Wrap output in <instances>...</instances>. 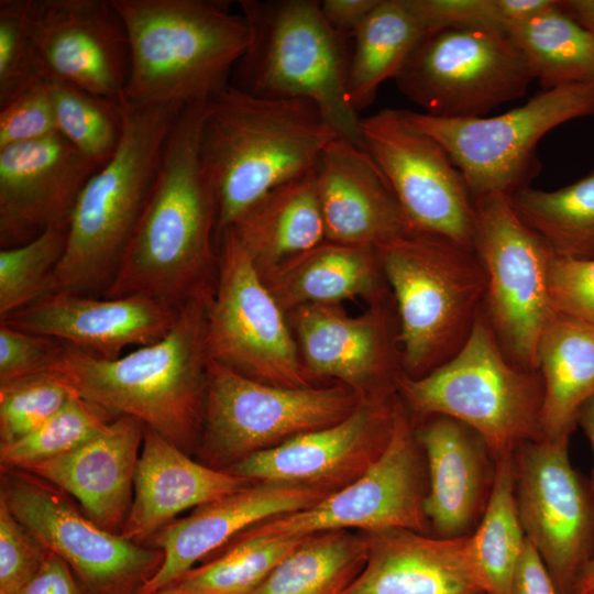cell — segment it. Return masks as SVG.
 Returning <instances> with one entry per match:
<instances>
[{
	"mask_svg": "<svg viewBox=\"0 0 594 594\" xmlns=\"http://www.w3.org/2000/svg\"><path fill=\"white\" fill-rule=\"evenodd\" d=\"M208 101L186 106L169 132L144 210L102 297L143 296L177 308L210 304L219 211L199 154Z\"/></svg>",
	"mask_w": 594,
	"mask_h": 594,
	"instance_id": "cell-1",
	"label": "cell"
},
{
	"mask_svg": "<svg viewBox=\"0 0 594 594\" xmlns=\"http://www.w3.org/2000/svg\"><path fill=\"white\" fill-rule=\"evenodd\" d=\"M208 305L185 304L163 339L117 359L95 358L63 342L47 371L116 418L136 419L184 452L196 453L207 393Z\"/></svg>",
	"mask_w": 594,
	"mask_h": 594,
	"instance_id": "cell-2",
	"label": "cell"
},
{
	"mask_svg": "<svg viewBox=\"0 0 594 594\" xmlns=\"http://www.w3.org/2000/svg\"><path fill=\"white\" fill-rule=\"evenodd\" d=\"M338 138L298 98L256 96L229 85L206 107L199 154L218 201V237L275 187L312 170Z\"/></svg>",
	"mask_w": 594,
	"mask_h": 594,
	"instance_id": "cell-3",
	"label": "cell"
},
{
	"mask_svg": "<svg viewBox=\"0 0 594 594\" xmlns=\"http://www.w3.org/2000/svg\"><path fill=\"white\" fill-rule=\"evenodd\" d=\"M112 1L130 44L127 103L186 107L230 85L250 44V29L228 1Z\"/></svg>",
	"mask_w": 594,
	"mask_h": 594,
	"instance_id": "cell-4",
	"label": "cell"
},
{
	"mask_svg": "<svg viewBox=\"0 0 594 594\" xmlns=\"http://www.w3.org/2000/svg\"><path fill=\"white\" fill-rule=\"evenodd\" d=\"M184 108L122 105L120 144L77 199L52 292L102 297L134 233L166 139Z\"/></svg>",
	"mask_w": 594,
	"mask_h": 594,
	"instance_id": "cell-5",
	"label": "cell"
},
{
	"mask_svg": "<svg viewBox=\"0 0 594 594\" xmlns=\"http://www.w3.org/2000/svg\"><path fill=\"white\" fill-rule=\"evenodd\" d=\"M375 251L394 298L402 371L424 376L466 342L483 309L482 265L472 248L417 230Z\"/></svg>",
	"mask_w": 594,
	"mask_h": 594,
	"instance_id": "cell-6",
	"label": "cell"
},
{
	"mask_svg": "<svg viewBox=\"0 0 594 594\" xmlns=\"http://www.w3.org/2000/svg\"><path fill=\"white\" fill-rule=\"evenodd\" d=\"M250 44L230 84L268 98L312 102L337 135L364 147L348 89L349 62L341 34L324 20L320 1L240 0Z\"/></svg>",
	"mask_w": 594,
	"mask_h": 594,
	"instance_id": "cell-7",
	"label": "cell"
},
{
	"mask_svg": "<svg viewBox=\"0 0 594 594\" xmlns=\"http://www.w3.org/2000/svg\"><path fill=\"white\" fill-rule=\"evenodd\" d=\"M396 391L417 417L446 416L474 430L495 459L542 438L541 376L506 356L483 309L452 359L420 377L402 372Z\"/></svg>",
	"mask_w": 594,
	"mask_h": 594,
	"instance_id": "cell-8",
	"label": "cell"
},
{
	"mask_svg": "<svg viewBox=\"0 0 594 594\" xmlns=\"http://www.w3.org/2000/svg\"><path fill=\"white\" fill-rule=\"evenodd\" d=\"M364 396L341 383L298 388L266 384L208 358L196 454L205 465L228 470L257 452L342 421Z\"/></svg>",
	"mask_w": 594,
	"mask_h": 594,
	"instance_id": "cell-9",
	"label": "cell"
},
{
	"mask_svg": "<svg viewBox=\"0 0 594 594\" xmlns=\"http://www.w3.org/2000/svg\"><path fill=\"white\" fill-rule=\"evenodd\" d=\"M473 250L485 276L483 314L516 365L537 371L540 338L554 316L549 292L553 253L515 212L509 196L474 199Z\"/></svg>",
	"mask_w": 594,
	"mask_h": 594,
	"instance_id": "cell-10",
	"label": "cell"
},
{
	"mask_svg": "<svg viewBox=\"0 0 594 594\" xmlns=\"http://www.w3.org/2000/svg\"><path fill=\"white\" fill-rule=\"evenodd\" d=\"M205 341L208 358L252 380L320 386L302 361L285 312L231 228L218 237V277Z\"/></svg>",
	"mask_w": 594,
	"mask_h": 594,
	"instance_id": "cell-11",
	"label": "cell"
},
{
	"mask_svg": "<svg viewBox=\"0 0 594 594\" xmlns=\"http://www.w3.org/2000/svg\"><path fill=\"white\" fill-rule=\"evenodd\" d=\"M405 116L444 147L474 199L509 196L526 186L536 146L548 132L594 116V86L541 90L522 106L494 117L451 119L406 110Z\"/></svg>",
	"mask_w": 594,
	"mask_h": 594,
	"instance_id": "cell-12",
	"label": "cell"
},
{
	"mask_svg": "<svg viewBox=\"0 0 594 594\" xmlns=\"http://www.w3.org/2000/svg\"><path fill=\"white\" fill-rule=\"evenodd\" d=\"M534 80L507 34L462 29L425 34L395 78L420 112L451 119L484 117L524 97Z\"/></svg>",
	"mask_w": 594,
	"mask_h": 594,
	"instance_id": "cell-13",
	"label": "cell"
},
{
	"mask_svg": "<svg viewBox=\"0 0 594 594\" xmlns=\"http://www.w3.org/2000/svg\"><path fill=\"white\" fill-rule=\"evenodd\" d=\"M0 498L86 594H136L163 561L161 550L99 526L68 495L23 470H1Z\"/></svg>",
	"mask_w": 594,
	"mask_h": 594,
	"instance_id": "cell-14",
	"label": "cell"
},
{
	"mask_svg": "<svg viewBox=\"0 0 594 594\" xmlns=\"http://www.w3.org/2000/svg\"><path fill=\"white\" fill-rule=\"evenodd\" d=\"M418 448L409 411L397 400L389 441L363 475L309 508L273 517L235 538L307 537L352 529L361 532L407 529L426 534L427 493Z\"/></svg>",
	"mask_w": 594,
	"mask_h": 594,
	"instance_id": "cell-15",
	"label": "cell"
},
{
	"mask_svg": "<svg viewBox=\"0 0 594 594\" xmlns=\"http://www.w3.org/2000/svg\"><path fill=\"white\" fill-rule=\"evenodd\" d=\"M360 129L411 228L473 249L474 198L444 147L414 128L405 110L382 109L362 118Z\"/></svg>",
	"mask_w": 594,
	"mask_h": 594,
	"instance_id": "cell-16",
	"label": "cell"
},
{
	"mask_svg": "<svg viewBox=\"0 0 594 594\" xmlns=\"http://www.w3.org/2000/svg\"><path fill=\"white\" fill-rule=\"evenodd\" d=\"M569 440L527 441L514 461L525 536L559 594H575L578 576L594 553V492L570 462Z\"/></svg>",
	"mask_w": 594,
	"mask_h": 594,
	"instance_id": "cell-17",
	"label": "cell"
},
{
	"mask_svg": "<svg viewBox=\"0 0 594 594\" xmlns=\"http://www.w3.org/2000/svg\"><path fill=\"white\" fill-rule=\"evenodd\" d=\"M31 35L45 80L125 102L130 44L112 0H32Z\"/></svg>",
	"mask_w": 594,
	"mask_h": 594,
	"instance_id": "cell-18",
	"label": "cell"
},
{
	"mask_svg": "<svg viewBox=\"0 0 594 594\" xmlns=\"http://www.w3.org/2000/svg\"><path fill=\"white\" fill-rule=\"evenodd\" d=\"M395 393L364 396L342 421L257 452L226 471L251 482L334 493L363 475L384 452L395 417Z\"/></svg>",
	"mask_w": 594,
	"mask_h": 594,
	"instance_id": "cell-19",
	"label": "cell"
},
{
	"mask_svg": "<svg viewBox=\"0 0 594 594\" xmlns=\"http://www.w3.org/2000/svg\"><path fill=\"white\" fill-rule=\"evenodd\" d=\"M388 296L361 316L339 304H310L289 311V324L308 370L362 395L396 391L402 371L398 322Z\"/></svg>",
	"mask_w": 594,
	"mask_h": 594,
	"instance_id": "cell-20",
	"label": "cell"
},
{
	"mask_svg": "<svg viewBox=\"0 0 594 594\" xmlns=\"http://www.w3.org/2000/svg\"><path fill=\"white\" fill-rule=\"evenodd\" d=\"M98 169L58 133L1 148V249L68 226L81 190Z\"/></svg>",
	"mask_w": 594,
	"mask_h": 594,
	"instance_id": "cell-21",
	"label": "cell"
},
{
	"mask_svg": "<svg viewBox=\"0 0 594 594\" xmlns=\"http://www.w3.org/2000/svg\"><path fill=\"white\" fill-rule=\"evenodd\" d=\"M179 311L143 296L107 298L52 292L0 321L66 342L95 358L112 360L128 346L163 339Z\"/></svg>",
	"mask_w": 594,
	"mask_h": 594,
	"instance_id": "cell-22",
	"label": "cell"
},
{
	"mask_svg": "<svg viewBox=\"0 0 594 594\" xmlns=\"http://www.w3.org/2000/svg\"><path fill=\"white\" fill-rule=\"evenodd\" d=\"M328 495L301 485L253 482L195 508L189 516L172 521L147 541V546L162 551L163 561L136 594H153L166 587L249 528L309 508Z\"/></svg>",
	"mask_w": 594,
	"mask_h": 594,
	"instance_id": "cell-23",
	"label": "cell"
},
{
	"mask_svg": "<svg viewBox=\"0 0 594 594\" xmlns=\"http://www.w3.org/2000/svg\"><path fill=\"white\" fill-rule=\"evenodd\" d=\"M315 173L326 240L376 249L414 230L365 148L338 136Z\"/></svg>",
	"mask_w": 594,
	"mask_h": 594,
	"instance_id": "cell-24",
	"label": "cell"
},
{
	"mask_svg": "<svg viewBox=\"0 0 594 594\" xmlns=\"http://www.w3.org/2000/svg\"><path fill=\"white\" fill-rule=\"evenodd\" d=\"M366 563L343 594H485L471 537L365 532Z\"/></svg>",
	"mask_w": 594,
	"mask_h": 594,
	"instance_id": "cell-25",
	"label": "cell"
},
{
	"mask_svg": "<svg viewBox=\"0 0 594 594\" xmlns=\"http://www.w3.org/2000/svg\"><path fill=\"white\" fill-rule=\"evenodd\" d=\"M143 436L140 421L118 417L77 449L23 471L59 488L99 526L120 534L132 505Z\"/></svg>",
	"mask_w": 594,
	"mask_h": 594,
	"instance_id": "cell-26",
	"label": "cell"
},
{
	"mask_svg": "<svg viewBox=\"0 0 594 594\" xmlns=\"http://www.w3.org/2000/svg\"><path fill=\"white\" fill-rule=\"evenodd\" d=\"M252 483L191 459L155 431L144 428L132 505L119 535L144 544L178 514Z\"/></svg>",
	"mask_w": 594,
	"mask_h": 594,
	"instance_id": "cell-27",
	"label": "cell"
},
{
	"mask_svg": "<svg viewBox=\"0 0 594 594\" xmlns=\"http://www.w3.org/2000/svg\"><path fill=\"white\" fill-rule=\"evenodd\" d=\"M416 438L427 458L424 509L429 524L440 537L465 536L483 514L493 483L486 444L474 430L446 416L425 418Z\"/></svg>",
	"mask_w": 594,
	"mask_h": 594,
	"instance_id": "cell-28",
	"label": "cell"
},
{
	"mask_svg": "<svg viewBox=\"0 0 594 594\" xmlns=\"http://www.w3.org/2000/svg\"><path fill=\"white\" fill-rule=\"evenodd\" d=\"M284 312L310 304H339L364 298L370 304L387 297L374 248L324 240L278 265L258 271Z\"/></svg>",
	"mask_w": 594,
	"mask_h": 594,
	"instance_id": "cell-29",
	"label": "cell"
},
{
	"mask_svg": "<svg viewBox=\"0 0 594 594\" xmlns=\"http://www.w3.org/2000/svg\"><path fill=\"white\" fill-rule=\"evenodd\" d=\"M229 228L257 271L278 265L323 242L326 230L315 168L272 189Z\"/></svg>",
	"mask_w": 594,
	"mask_h": 594,
	"instance_id": "cell-30",
	"label": "cell"
},
{
	"mask_svg": "<svg viewBox=\"0 0 594 594\" xmlns=\"http://www.w3.org/2000/svg\"><path fill=\"white\" fill-rule=\"evenodd\" d=\"M537 371L542 438L570 437L580 408L594 396V326L556 312L539 341Z\"/></svg>",
	"mask_w": 594,
	"mask_h": 594,
	"instance_id": "cell-31",
	"label": "cell"
},
{
	"mask_svg": "<svg viewBox=\"0 0 594 594\" xmlns=\"http://www.w3.org/2000/svg\"><path fill=\"white\" fill-rule=\"evenodd\" d=\"M425 34L410 0H380L353 34L348 89L356 112L372 102L384 81L396 78Z\"/></svg>",
	"mask_w": 594,
	"mask_h": 594,
	"instance_id": "cell-32",
	"label": "cell"
},
{
	"mask_svg": "<svg viewBox=\"0 0 594 594\" xmlns=\"http://www.w3.org/2000/svg\"><path fill=\"white\" fill-rule=\"evenodd\" d=\"M508 36L542 90L594 86V34L568 15L559 0L513 26Z\"/></svg>",
	"mask_w": 594,
	"mask_h": 594,
	"instance_id": "cell-33",
	"label": "cell"
},
{
	"mask_svg": "<svg viewBox=\"0 0 594 594\" xmlns=\"http://www.w3.org/2000/svg\"><path fill=\"white\" fill-rule=\"evenodd\" d=\"M367 553L365 532L332 530L309 536L254 594H343L363 570Z\"/></svg>",
	"mask_w": 594,
	"mask_h": 594,
	"instance_id": "cell-34",
	"label": "cell"
},
{
	"mask_svg": "<svg viewBox=\"0 0 594 594\" xmlns=\"http://www.w3.org/2000/svg\"><path fill=\"white\" fill-rule=\"evenodd\" d=\"M509 200L554 256L594 260V170L556 190L522 186Z\"/></svg>",
	"mask_w": 594,
	"mask_h": 594,
	"instance_id": "cell-35",
	"label": "cell"
},
{
	"mask_svg": "<svg viewBox=\"0 0 594 594\" xmlns=\"http://www.w3.org/2000/svg\"><path fill=\"white\" fill-rule=\"evenodd\" d=\"M513 454L496 458L482 519L470 536L485 594H512L516 569L526 543L517 506Z\"/></svg>",
	"mask_w": 594,
	"mask_h": 594,
	"instance_id": "cell-36",
	"label": "cell"
},
{
	"mask_svg": "<svg viewBox=\"0 0 594 594\" xmlns=\"http://www.w3.org/2000/svg\"><path fill=\"white\" fill-rule=\"evenodd\" d=\"M308 537L235 538L212 560L194 566L155 593L254 594L279 562Z\"/></svg>",
	"mask_w": 594,
	"mask_h": 594,
	"instance_id": "cell-37",
	"label": "cell"
},
{
	"mask_svg": "<svg viewBox=\"0 0 594 594\" xmlns=\"http://www.w3.org/2000/svg\"><path fill=\"white\" fill-rule=\"evenodd\" d=\"M57 133L97 167L116 153L123 130L122 105L58 80H46Z\"/></svg>",
	"mask_w": 594,
	"mask_h": 594,
	"instance_id": "cell-38",
	"label": "cell"
},
{
	"mask_svg": "<svg viewBox=\"0 0 594 594\" xmlns=\"http://www.w3.org/2000/svg\"><path fill=\"white\" fill-rule=\"evenodd\" d=\"M116 419L77 393L29 436L0 447L1 470H24L68 453L100 435Z\"/></svg>",
	"mask_w": 594,
	"mask_h": 594,
	"instance_id": "cell-39",
	"label": "cell"
},
{
	"mask_svg": "<svg viewBox=\"0 0 594 594\" xmlns=\"http://www.w3.org/2000/svg\"><path fill=\"white\" fill-rule=\"evenodd\" d=\"M67 230L51 227L25 244L0 250V319L52 293Z\"/></svg>",
	"mask_w": 594,
	"mask_h": 594,
	"instance_id": "cell-40",
	"label": "cell"
},
{
	"mask_svg": "<svg viewBox=\"0 0 594 594\" xmlns=\"http://www.w3.org/2000/svg\"><path fill=\"white\" fill-rule=\"evenodd\" d=\"M75 394L67 381L53 371L0 382V447L35 431Z\"/></svg>",
	"mask_w": 594,
	"mask_h": 594,
	"instance_id": "cell-41",
	"label": "cell"
},
{
	"mask_svg": "<svg viewBox=\"0 0 594 594\" xmlns=\"http://www.w3.org/2000/svg\"><path fill=\"white\" fill-rule=\"evenodd\" d=\"M554 0H410L427 33L447 30H482L508 35L516 24L535 15Z\"/></svg>",
	"mask_w": 594,
	"mask_h": 594,
	"instance_id": "cell-42",
	"label": "cell"
},
{
	"mask_svg": "<svg viewBox=\"0 0 594 594\" xmlns=\"http://www.w3.org/2000/svg\"><path fill=\"white\" fill-rule=\"evenodd\" d=\"M32 0H0V108L44 81L31 35Z\"/></svg>",
	"mask_w": 594,
	"mask_h": 594,
	"instance_id": "cell-43",
	"label": "cell"
},
{
	"mask_svg": "<svg viewBox=\"0 0 594 594\" xmlns=\"http://www.w3.org/2000/svg\"><path fill=\"white\" fill-rule=\"evenodd\" d=\"M47 553L0 498V594H14L26 585Z\"/></svg>",
	"mask_w": 594,
	"mask_h": 594,
	"instance_id": "cell-44",
	"label": "cell"
},
{
	"mask_svg": "<svg viewBox=\"0 0 594 594\" xmlns=\"http://www.w3.org/2000/svg\"><path fill=\"white\" fill-rule=\"evenodd\" d=\"M57 133L53 101L44 80L0 108V150Z\"/></svg>",
	"mask_w": 594,
	"mask_h": 594,
	"instance_id": "cell-45",
	"label": "cell"
},
{
	"mask_svg": "<svg viewBox=\"0 0 594 594\" xmlns=\"http://www.w3.org/2000/svg\"><path fill=\"white\" fill-rule=\"evenodd\" d=\"M549 292L556 312L594 326V260L553 255L549 268Z\"/></svg>",
	"mask_w": 594,
	"mask_h": 594,
	"instance_id": "cell-46",
	"label": "cell"
},
{
	"mask_svg": "<svg viewBox=\"0 0 594 594\" xmlns=\"http://www.w3.org/2000/svg\"><path fill=\"white\" fill-rule=\"evenodd\" d=\"M62 345L56 339L0 321V382L47 371Z\"/></svg>",
	"mask_w": 594,
	"mask_h": 594,
	"instance_id": "cell-47",
	"label": "cell"
},
{
	"mask_svg": "<svg viewBox=\"0 0 594 594\" xmlns=\"http://www.w3.org/2000/svg\"><path fill=\"white\" fill-rule=\"evenodd\" d=\"M14 594H86L66 562L48 552L37 574Z\"/></svg>",
	"mask_w": 594,
	"mask_h": 594,
	"instance_id": "cell-48",
	"label": "cell"
},
{
	"mask_svg": "<svg viewBox=\"0 0 594 594\" xmlns=\"http://www.w3.org/2000/svg\"><path fill=\"white\" fill-rule=\"evenodd\" d=\"M512 594H559L541 557L527 538L516 569Z\"/></svg>",
	"mask_w": 594,
	"mask_h": 594,
	"instance_id": "cell-49",
	"label": "cell"
},
{
	"mask_svg": "<svg viewBox=\"0 0 594 594\" xmlns=\"http://www.w3.org/2000/svg\"><path fill=\"white\" fill-rule=\"evenodd\" d=\"M380 0H323L321 13L327 23L341 35L354 34L376 8Z\"/></svg>",
	"mask_w": 594,
	"mask_h": 594,
	"instance_id": "cell-50",
	"label": "cell"
},
{
	"mask_svg": "<svg viewBox=\"0 0 594 594\" xmlns=\"http://www.w3.org/2000/svg\"><path fill=\"white\" fill-rule=\"evenodd\" d=\"M560 8L594 34V0H559Z\"/></svg>",
	"mask_w": 594,
	"mask_h": 594,
	"instance_id": "cell-51",
	"label": "cell"
},
{
	"mask_svg": "<svg viewBox=\"0 0 594 594\" xmlns=\"http://www.w3.org/2000/svg\"><path fill=\"white\" fill-rule=\"evenodd\" d=\"M576 425H579L585 433L593 451L594 457V396L587 399L579 410ZM594 492V466L592 471V481L590 483Z\"/></svg>",
	"mask_w": 594,
	"mask_h": 594,
	"instance_id": "cell-52",
	"label": "cell"
},
{
	"mask_svg": "<svg viewBox=\"0 0 594 594\" xmlns=\"http://www.w3.org/2000/svg\"><path fill=\"white\" fill-rule=\"evenodd\" d=\"M594 588V553L581 570L576 584L575 594H588Z\"/></svg>",
	"mask_w": 594,
	"mask_h": 594,
	"instance_id": "cell-53",
	"label": "cell"
},
{
	"mask_svg": "<svg viewBox=\"0 0 594 594\" xmlns=\"http://www.w3.org/2000/svg\"><path fill=\"white\" fill-rule=\"evenodd\" d=\"M588 594H594V588Z\"/></svg>",
	"mask_w": 594,
	"mask_h": 594,
	"instance_id": "cell-54",
	"label": "cell"
},
{
	"mask_svg": "<svg viewBox=\"0 0 594 594\" xmlns=\"http://www.w3.org/2000/svg\"><path fill=\"white\" fill-rule=\"evenodd\" d=\"M154 594H158V593H154Z\"/></svg>",
	"mask_w": 594,
	"mask_h": 594,
	"instance_id": "cell-55",
	"label": "cell"
}]
</instances>
